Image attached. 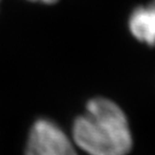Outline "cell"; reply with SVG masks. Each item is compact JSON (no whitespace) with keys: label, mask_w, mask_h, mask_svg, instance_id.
Segmentation results:
<instances>
[{"label":"cell","mask_w":155,"mask_h":155,"mask_svg":"<svg viewBox=\"0 0 155 155\" xmlns=\"http://www.w3.org/2000/svg\"><path fill=\"white\" fill-rule=\"evenodd\" d=\"M72 137L75 144L90 155H127L132 147L125 114L105 98L89 101L86 113L74 123Z\"/></svg>","instance_id":"obj_1"},{"label":"cell","mask_w":155,"mask_h":155,"mask_svg":"<svg viewBox=\"0 0 155 155\" xmlns=\"http://www.w3.org/2000/svg\"><path fill=\"white\" fill-rule=\"evenodd\" d=\"M25 155H78L70 139L56 124L39 120L33 124Z\"/></svg>","instance_id":"obj_2"},{"label":"cell","mask_w":155,"mask_h":155,"mask_svg":"<svg viewBox=\"0 0 155 155\" xmlns=\"http://www.w3.org/2000/svg\"><path fill=\"white\" fill-rule=\"evenodd\" d=\"M129 28L134 38L150 46L155 45V1L133 11Z\"/></svg>","instance_id":"obj_3"},{"label":"cell","mask_w":155,"mask_h":155,"mask_svg":"<svg viewBox=\"0 0 155 155\" xmlns=\"http://www.w3.org/2000/svg\"><path fill=\"white\" fill-rule=\"evenodd\" d=\"M31 1H40V2H44V4H53L56 0H31Z\"/></svg>","instance_id":"obj_4"}]
</instances>
